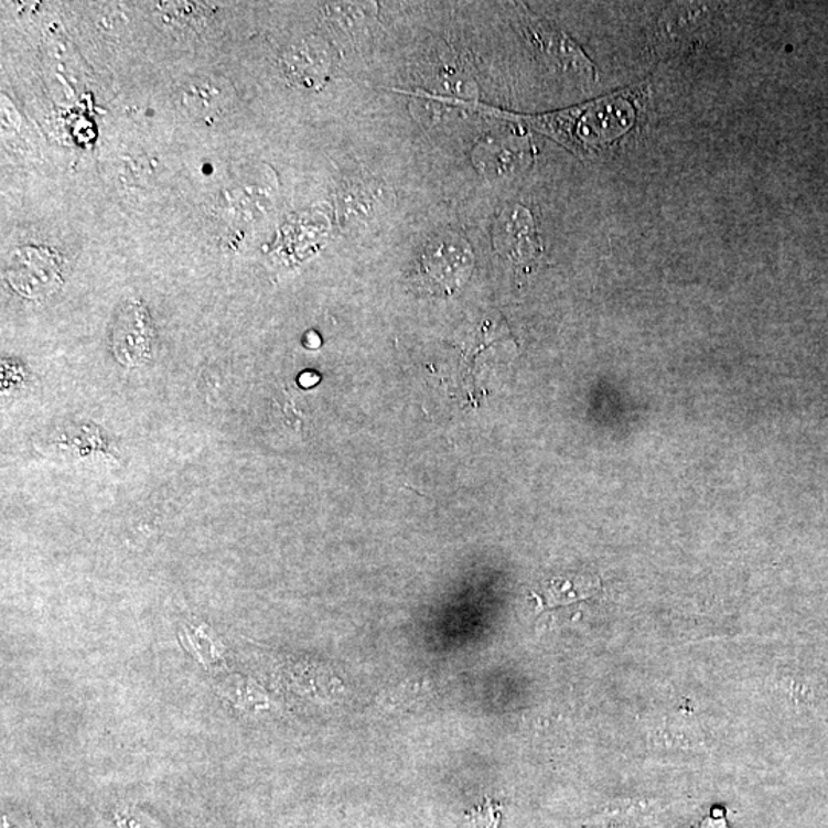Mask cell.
<instances>
[{"label": "cell", "mask_w": 828, "mask_h": 828, "mask_svg": "<svg viewBox=\"0 0 828 828\" xmlns=\"http://www.w3.org/2000/svg\"><path fill=\"white\" fill-rule=\"evenodd\" d=\"M473 265V250L464 238L439 235L423 246L415 281L427 295L450 297L469 281Z\"/></svg>", "instance_id": "6da1fadb"}, {"label": "cell", "mask_w": 828, "mask_h": 828, "mask_svg": "<svg viewBox=\"0 0 828 828\" xmlns=\"http://www.w3.org/2000/svg\"><path fill=\"white\" fill-rule=\"evenodd\" d=\"M494 245L498 252L506 255L509 260L528 262L539 254L536 229L531 214L520 206L506 209L498 217L494 227Z\"/></svg>", "instance_id": "7a4b0ae2"}, {"label": "cell", "mask_w": 828, "mask_h": 828, "mask_svg": "<svg viewBox=\"0 0 828 828\" xmlns=\"http://www.w3.org/2000/svg\"><path fill=\"white\" fill-rule=\"evenodd\" d=\"M152 329L148 313L136 305H128L114 329L116 356L125 365H140L151 348Z\"/></svg>", "instance_id": "3957f363"}, {"label": "cell", "mask_w": 828, "mask_h": 828, "mask_svg": "<svg viewBox=\"0 0 828 828\" xmlns=\"http://www.w3.org/2000/svg\"><path fill=\"white\" fill-rule=\"evenodd\" d=\"M184 106L190 109L191 114H198V116H206V114H218L225 108V101L227 99L226 93L223 89L215 88L211 82H203V84H194L187 86L186 92H183Z\"/></svg>", "instance_id": "277c9868"}, {"label": "cell", "mask_w": 828, "mask_h": 828, "mask_svg": "<svg viewBox=\"0 0 828 828\" xmlns=\"http://www.w3.org/2000/svg\"><path fill=\"white\" fill-rule=\"evenodd\" d=\"M700 828H725L724 819H708Z\"/></svg>", "instance_id": "5b68a950"}]
</instances>
